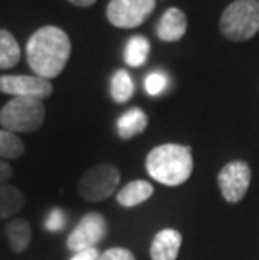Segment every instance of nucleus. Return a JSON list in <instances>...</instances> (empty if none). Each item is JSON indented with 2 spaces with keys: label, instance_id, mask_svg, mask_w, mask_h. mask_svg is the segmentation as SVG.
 Returning a JSON list of instances; mask_svg holds the SVG:
<instances>
[{
  "label": "nucleus",
  "instance_id": "f257e3e1",
  "mask_svg": "<svg viewBox=\"0 0 259 260\" xmlns=\"http://www.w3.org/2000/svg\"><path fill=\"white\" fill-rule=\"evenodd\" d=\"M27 62L36 76L51 81L64 71L71 56L68 34L54 25L41 27L27 41Z\"/></svg>",
  "mask_w": 259,
  "mask_h": 260
},
{
  "label": "nucleus",
  "instance_id": "f03ea898",
  "mask_svg": "<svg viewBox=\"0 0 259 260\" xmlns=\"http://www.w3.org/2000/svg\"><path fill=\"white\" fill-rule=\"evenodd\" d=\"M145 167L147 173L158 183L179 186L185 183L194 171L192 149L175 143L160 145L148 153Z\"/></svg>",
  "mask_w": 259,
  "mask_h": 260
},
{
  "label": "nucleus",
  "instance_id": "7ed1b4c3",
  "mask_svg": "<svg viewBox=\"0 0 259 260\" xmlns=\"http://www.w3.org/2000/svg\"><path fill=\"white\" fill-rule=\"evenodd\" d=\"M44 118V103L34 98H12L0 109V124L12 133H34L42 126Z\"/></svg>",
  "mask_w": 259,
  "mask_h": 260
},
{
  "label": "nucleus",
  "instance_id": "20e7f679",
  "mask_svg": "<svg viewBox=\"0 0 259 260\" xmlns=\"http://www.w3.org/2000/svg\"><path fill=\"white\" fill-rule=\"evenodd\" d=\"M220 32L231 41L241 42L259 30V0H236L220 17Z\"/></svg>",
  "mask_w": 259,
  "mask_h": 260
},
{
  "label": "nucleus",
  "instance_id": "39448f33",
  "mask_svg": "<svg viewBox=\"0 0 259 260\" xmlns=\"http://www.w3.org/2000/svg\"><path fill=\"white\" fill-rule=\"evenodd\" d=\"M120 185V171L113 165H96L81 176L78 193L86 202H103L111 197Z\"/></svg>",
  "mask_w": 259,
  "mask_h": 260
},
{
  "label": "nucleus",
  "instance_id": "423d86ee",
  "mask_svg": "<svg viewBox=\"0 0 259 260\" xmlns=\"http://www.w3.org/2000/svg\"><path fill=\"white\" fill-rule=\"evenodd\" d=\"M155 0H111L106 9L109 24L120 29H135L155 10Z\"/></svg>",
  "mask_w": 259,
  "mask_h": 260
},
{
  "label": "nucleus",
  "instance_id": "0eeeda50",
  "mask_svg": "<svg viewBox=\"0 0 259 260\" xmlns=\"http://www.w3.org/2000/svg\"><path fill=\"white\" fill-rule=\"evenodd\" d=\"M108 234V223L101 213L91 212L86 213L81 218V222L76 225V229L71 232L66 245L71 252H81L86 248H96Z\"/></svg>",
  "mask_w": 259,
  "mask_h": 260
},
{
  "label": "nucleus",
  "instance_id": "6e6552de",
  "mask_svg": "<svg viewBox=\"0 0 259 260\" xmlns=\"http://www.w3.org/2000/svg\"><path fill=\"white\" fill-rule=\"evenodd\" d=\"M219 188L224 200L229 203L241 202L251 185V168L246 161H231L220 170Z\"/></svg>",
  "mask_w": 259,
  "mask_h": 260
},
{
  "label": "nucleus",
  "instance_id": "1a4fd4ad",
  "mask_svg": "<svg viewBox=\"0 0 259 260\" xmlns=\"http://www.w3.org/2000/svg\"><path fill=\"white\" fill-rule=\"evenodd\" d=\"M51 81L39 76H0V92L10 94L14 98H34L42 99L52 94Z\"/></svg>",
  "mask_w": 259,
  "mask_h": 260
},
{
  "label": "nucleus",
  "instance_id": "9d476101",
  "mask_svg": "<svg viewBox=\"0 0 259 260\" xmlns=\"http://www.w3.org/2000/svg\"><path fill=\"white\" fill-rule=\"evenodd\" d=\"M180 245H182L180 232L174 229L160 230L152 240V247H150L152 260H177Z\"/></svg>",
  "mask_w": 259,
  "mask_h": 260
},
{
  "label": "nucleus",
  "instance_id": "9b49d317",
  "mask_svg": "<svg viewBox=\"0 0 259 260\" xmlns=\"http://www.w3.org/2000/svg\"><path fill=\"white\" fill-rule=\"evenodd\" d=\"M187 32V17L177 7H170L162 15L157 27V36L163 42H177Z\"/></svg>",
  "mask_w": 259,
  "mask_h": 260
},
{
  "label": "nucleus",
  "instance_id": "f8f14e48",
  "mask_svg": "<svg viewBox=\"0 0 259 260\" xmlns=\"http://www.w3.org/2000/svg\"><path fill=\"white\" fill-rule=\"evenodd\" d=\"M152 195H153V185L150 181L135 180V181H130L125 188H121L117 195V200L121 207L131 208L143 202H147Z\"/></svg>",
  "mask_w": 259,
  "mask_h": 260
},
{
  "label": "nucleus",
  "instance_id": "ddd939ff",
  "mask_svg": "<svg viewBox=\"0 0 259 260\" xmlns=\"http://www.w3.org/2000/svg\"><path fill=\"white\" fill-rule=\"evenodd\" d=\"M148 126L147 114L140 108L128 109L118 119V135L123 140H131V138L141 135Z\"/></svg>",
  "mask_w": 259,
  "mask_h": 260
},
{
  "label": "nucleus",
  "instance_id": "4468645a",
  "mask_svg": "<svg viewBox=\"0 0 259 260\" xmlns=\"http://www.w3.org/2000/svg\"><path fill=\"white\" fill-rule=\"evenodd\" d=\"M5 234H7L12 252L22 253L24 250H27V247H29L31 239H32V230L27 220L24 218L9 220L7 225H5Z\"/></svg>",
  "mask_w": 259,
  "mask_h": 260
},
{
  "label": "nucleus",
  "instance_id": "2eb2a0df",
  "mask_svg": "<svg viewBox=\"0 0 259 260\" xmlns=\"http://www.w3.org/2000/svg\"><path fill=\"white\" fill-rule=\"evenodd\" d=\"M25 205V197L19 188L0 183V220L19 213Z\"/></svg>",
  "mask_w": 259,
  "mask_h": 260
},
{
  "label": "nucleus",
  "instance_id": "dca6fc26",
  "mask_svg": "<svg viewBox=\"0 0 259 260\" xmlns=\"http://www.w3.org/2000/svg\"><path fill=\"white\" fill-rule=\"evenodd\" d=\"M20 60V47L9 30L0 29V69H10Z\"/></svg>",
  "mask_w": 259,
  "mask_h": 260
},
{
  "label": "nucleus",
  "instance_id": "f3484780",
  "mask_svg": "<svg viewBox=\"0 0 259 260\" xmlns=\"http://www.w3.org/2000/svg\"><path fill=\"white\" fill-rule=\"evenodd\" d=\"M150 54V42L147 37L135 36L131 37L125 47V62L131 68H140L145 64V60Z\"/></svg>",
  "mask_w": 259,
  "mask_h": 260
},
{
  "label": "nucleus",
  "instance_id": "a211bd4d",
  "mask_svg": "<svg viewBox=\"0 0 259 260\" xmlns=\"http://www.w3.org/2000/svg\"><path fill=\"white\" fill-rule=\"evenodd\" d=\"M25 153V145L12 131L0 129V158L19 159Z\"/></svg>",
  "mask_w": 259,
  "mask_h": 260
},
{
  "label": "nucleus",
  "instance_id": "6ab92c4d",
  "mask_svg": "<svg viewBox=\"0 0 259 260\" xmlns=\"http://www.w3.org/2000/svg\"><path fill=\"white\" fill-rule=\"evenodd\" d=\"M135 92V84L131 76L126 71H117L111 77V98L117 103H126L133 96Z\"/></svg>",
  "mask_w": 259,
  "mask_h": 260
},
{
  "label": "nucleus",
  "instance_id": "aec40b11",
  "mask_svg": "<svg viewBox=\"0 0 259 260\" xmlns=\"http://www.w3.org/2000/svg\"><path fill=\"white\" fill-rule=\"evenodd\" d=\"M167 76L163 73H152L147 76L145 79V91L150 94V96H158L165 91L167 87Z\"/></svg>",
  "mask_w": 259,
  "mask_h": 260
},
{
  "label": "nucleus",
  "instance_id": "412c9836",
  "mask_svg": "<svg viewBox=\"0 0 259 260\" xmlns=\"http://www.w3.org/2000/svg\"><path fill=\"white\" fill-rule=\"evenodd\" d=\"M66 222H68L66 213L61 208H54L51 210V213H49L46 218V229L49 232H59L66 226Z\"/></svg>",
  "mask_w": 259,
  "mask_h": 260
},
{
  "label": "nucleus",
  "instance_id": "4be33fe9",
  "mask_svg": "<svg viewBox=\"0 0 259 260\" xmlns=\"http://www.w3.org/2000/svg\"><path fill=\"white\" fill-rule=\"evenodd\" d=\"M100 260H136L133 252L128 250V248L123 247H114V248H108L106 252L101 253Z\"/></svg>",
  "mask_w": 259,
  "mask_h": 260
},
{
  "label": "nucleus",
  "instance_id": "5701e85b",
  "mask_svg": "<svg viewBox=\"0 0 259 260\" xmlns=\"http://www.w3.org/2000/svg\"><path fill=\"white\" fill-rule=\"evenodd\" d=\"M71 260H100V252L98 248H86V250L76 252Z\"/></svg>",
  "mask_w": 259,
  "mask_h": 260
},
{
  "label": "nucleus",
  "instance_id": "b1692460",
  "mask_svg": "<svg viewBox=\"0 0 259 260\" xmlns=\"http://www.w3.org/2000/svg\"><path fill=\"white\" fill-rule=\"evenodd\" d=\"M12 176V167L0 158V183H5Z\"/></svg>",
  "mask_w": 259,
  "mask_h": 260
},
{
  "label": "nucleus",
  "instance_id": "393cba45",
  "mask_svg": "<svg viewBox=\"0 0 259 260\" xmlns=\"http://www.w3.org/2000/svg\"><path fill=\"white\" fill-rule=\"evenodd\" d=\"M68 2L73 5H78V7H90V5L95 4L96 0H68Z\"/></svg>",
  "mask_w": 259,
  "mask_h": 260
}]
</instances>
